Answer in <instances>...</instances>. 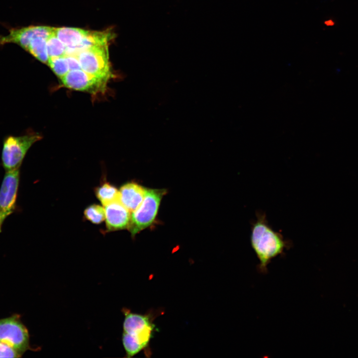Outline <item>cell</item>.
I'll return each instance as SVG.
<instances>
[{"instance_id": "obj_4", "label": "cell", "mask_w": 358, "mask_h": 358, "mask_svg": "<svg viewBox=\"0 0 358 358\" xmlns=\"http://www.w3.org/2000/svg\"><path fill=\"white\" fill-rule=\"evenodd\" d=\"M41 139V136L37 133L7 137L4 140L1 152V164L5 171L20 169L28 150Z\"/></svg>"}, {"instance_id": "obj_9", "label": "cell", "mask_w": 358, "mask_h": 358, "mask_svg": "<svg viewBox=\"0 0 358 358\" xmlns=\"http://www.w3.org/2000/svg\"><path fill=\"white\" fill-rule=\"evenodd\" d=\"M54 28L46 26L12 28L9 30L8 35L0 37V44L15 43L27 50L30 42L34 38L41 37L47 39L53 32Z\"/></svg>"}, {"instance_id": "obj_13", "label": "cell", "mask_w": 358, "mask_h": 358, "mask_svg": "<svg viewBox=\"0 0 358 358\" xmlns=\"http://www.w3.org/2000/svg\"><path fill=\"white\" fill-rule=\"evenodd\" d=\"M95 196L104 206L117 200H119V193L117 188L107 181L101 183L94 189Z\"/></svg>"}, {"instance_id": "obj_2", "label": "cell", "mask_w": 358, "mask_h": 358, "mask_svg": "<svg viewBox=\"0 0 358 358\" xmlns=\"http://www.w3.org/2000/svg\"><path fill=\"white\" fill-rule=\"evenodd\" d=\"M122 342L127 357L137 354L148 345L154 325L149 317L124 310Z\"/></svg>"}, {"instance_id": "obj_5", "label": "cell", "mask_w": 358, "mask_h": 358, "mask_svg": "<svg viewBox=\"0 0 358 358\" xmlns=\"http://www.w3.org/2000/svg\"><path fill=\"white\" fill-rule=\"evenodd\" d=\"M76 56L84 71L109 80L112 77L108 44L91 46L81 50Z\"/></svg>"}, {"instance_id": "obj_7", "label": "cell", "mask_w": 358, "mask_h": 358, "mask_svg": "<svg viewBox=\"0 0 358 358\" xmlns=\"http://www.w3.org/2000/svg\"><path fill=\"white\" fill-rule=\"evenodd\" d=\"M0 341L11 346L22 354L29 349L28 331L18 315L0 319Z\"/></svg>"}, {"instance_id": "obj_18", "label": "cell", "mask_w": 358, "mask_h": 358, "mask_svg": "<svg viewBox=\"0 0 358 358\" xmlns=\"http://www.w3.org/2000/svg\"><path fill=\"white\" fill-rule=\"evenodd\" d=\"M22 355L11 346L0 341V358H20Z\"/></svg>"}, {"instance_id": "obj_14", "label": "cell", "mask_w": 358, "mask_h": 358, "mask_svg": "<svg viewBox=\"0 0 358 358\" xmlns=\"http://www.w3.org/2000/svg\"><path fill=\"white\" fill-rule=\"evenodd\" d=\"M41 62L48 64L49 55L47 47V39L38 37L30 43L27 50Z\"/></svg>"}, {"instance_id": "obj_17", "label": "cell", "mask_w": 358, "mask_h": 358, "mask_svg": "<svg viewBox=\"0 0 358 358\" xmlns=\"http://www.w3.org/2000/svg\"><path fill=\"white\" fill-rule=\"evenodd\" d=\"M47 47L49 57L65 55L66 47L56 36L55 28L47 39Z\"/></svg>"}, {"instance_id": "obj_3", "label": "cell", "mask_w": 358, "mask_h": 358, "mask_svg": "<svg viewBox=\"0 0 358 358\" xmlns=\"http://www.w3.org/2000/svg\"><path fill=\"white\" fill-rule=\"evenodd\" d=\"M166 193L165 189L145 187L142 203L131 214L128 230L132 237L155 222L162 199Z\"/></svg>"}, {"instance_id": "obj_11", "label": "cell", "mask_w": 358, "mask_h": 358, "mask_svg": "<svg viewBox=\"0 0 358 358\" xmlns=\"http://www.w3.org/2000/svg\"><path fill=\"white\" fill-rule=\"evenodd\" d=\"M119 193L121 203L130 212H133L144 198L145 187L135 182H128L120 187Z\"/></svg>"}, {"instance_id": "obj_15", "label": "cell", "mask_w": 358, "mask_h": 358, "mask_svg": "<svg viewBox=\"0 0 358 358\" xmlns=\"http://www.w3.org/2000/svg\"><path fill=\"white\" fill-rule=\"evenodd\" d=\"M84 217L93 224H101L105 218V209L98 204H91L84 210Z\"/></svg>"}, {"instance_id": "obj_1", "label": "cell", "mask_w": 358, "mask_h": 358, "mask_svg": "<svg viewBox=\"0 0 358 358\" xmlns=\"http://www.w3.org/2000/svg\"><path fill=\"white\" fill-rule=\"evenodd\" d=\"M256 217L251 227V245L259 261V270L266 273L271 261L283 254L290 242L268 224L265 213L258 212Z\"/></svg>"}, {"instance_id": "obj_6", "label": "cell", "mask_w": 358, "mask_h": 358, "mask_svg": "<svg viewBox=\"0 0 358 358\" xmlns=\"http://www.w3.org/2000/svg\"><path fill=\"white\" fill-rule=\"evenodd\" d=\"M20 169L5 171L0 187V233L5 219L16 208Z\"/></svg>"}, {"instance_id": "obj_8", "label": "cell", "mask_w": 358, "mask_h": 358, "mask_svg": "<svg viewBox=\"0 0 358 358\" xmlns=\"http://www.w3.org/2000/svg\"><path fill=\"white\" fill-rule=\"evenodd\" d=\"M60 79L67 88L91 93L103 92L109 80L88 73L81 69L70 70Z\"/></svg>"}, {"instance_id": "obj_16", "label": "cell", "mask_w": 358, "mask_h": 358, "mask_svg": "<svg viewBox=\"0 0 358 358\" xmlns=\"http://www.w3.org/2000/svg\"><path fill=\"white\" fill-rule=\"evenodd\" d=\"M48 64L55 74L60 78L65 76L70 71L65 55L50 57Z\"/></svg>"}, {"instance_id": "obj_19", "label": "cell", "mask_w": 358, "mask_h": 358, "mask_svg": "<svg viewBox=\"0 0 358 358\" xmlns=\"http://www.w3.org/2000/svg\"><path fill=\"white\" fill-rule=\"evenodd\" d=\"M65 55L67 59L70 71L81 69L76 55L68 54H65Z\"/></svg>"}, {"instance_id": "obj_10", "label": "cell", "mask_w": 358, "mask_h": 358, "mask_svg": "<svg viewBox=\"0 0 358 358\" xmlns=\"http://www.w3.org/2000/svg\"><path fill=\"white\" fill-rule=\"evenodd\" d=\"M104 207L106 232L128 229L131 218L130 212L120 200L113 202Z\"/></svg>"}, {"instance_id": "obj_12", "label": "cell", "mask_w": 358, "mask_h": 358, "mask_svg": "<svg viewBox=\"0 0 358 358\" xmlns=\"http://www.w3.org/2000/svg\"><path fill=\"white\" fill-rule=\"evenodd\" d=\"M89 30L74 27L55 28L57 37L66 47L65 54L76 55Z\"/></svg>"}]
</instances>
